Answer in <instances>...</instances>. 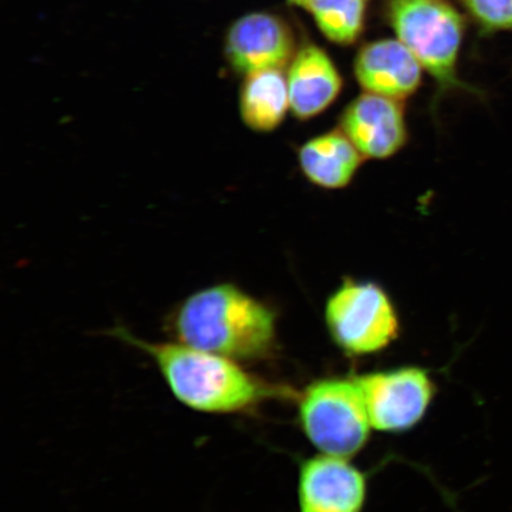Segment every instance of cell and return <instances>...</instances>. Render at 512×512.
<instances>
[{
	"label": "cell",
	"instance_id": "1",
	"mask_svg": "<svg viewBox=\"0 0 512 512\" xmlns=\"http://www.w3.org/2000/svg\"><path fill=\"white\" fill-rule=\"evenodd\" d=\"M142 352L184 407L210 415L253 413L262 403L286 398L288 389L255 375L245 364L177 342H151L124 326L107 332Z\"/></svg>",
	"mask_w": 512,
	"mask_h": 512
},
{
	"label": "cell",
	"instance_id": "2",
	"mask_svg": "<svg viewBox=\"0 0 512 512\" xmlns=\"http://www.w3.org/2000/svg\"><path fill=\"white\" fill-rule=\"evenodd\" d=\"M174 342L245 363L271 360L278 349L277 313L232 284L184 299L168 320Z\"/></svg>",
	"mask_w": 512,
	"mask_h": 512
},
{
	"label": "cell",
	"instance_id": "3",
	"mask_svg": "<svg viewBox=\"0 0 512 512\" xmlns=\"http://www.w3.org/2000/svg\"><path fill=\"white\" fill-rule=\"evenodd\" d=\"M389 24L396 38L412 51L439 87L480 95L477 88L460 80L457 70L464 38V19L444 0H389Z\"/></svg>",
	"mask_w": 512,
	"mask_h": 512
},
{
	"label": "cell",
	"instance_id": "4",
	"mask_svg": "<svg viewBox=\"0 0 512 512\" xmlns=\"http://www.w3.org/2000/svg\"><path fill=\"white\" fill-rule=\"evenodd\" d=\"M298 414L306 438L329 456H355L367 445L373 428L355 377L313 381L300 395Z\"/></svg>",
	"mask_w": 512,
	"mask_h": 512
},
{
	"label": "cell",
	"instance_id": "5",
	"mask_svg": "<svg viewBox=\"0 0 512 512\" xmlns=\"http://www.w3.org/2000/svg\"><path fill=\"white\" fill-rule=\"evenodd\" d=\"M324 318L332 341L349 356L379 354L400 335V318L384 288L347 278L326 302Z\"/></svg>",
	"mask_w": 512,
	"mask_h": 512
},
{
	"label": "cell",
	"instance_id": "6",
	"mask_svg": "<svg viewBox=\"0 0 512 512\" xmlns=\"http://www.w3.org/2000/svg\"><path fill=\"white\" fill-rule=\"evenodd\" d=\"M371 427L386 433L411 430L425 418L435 395L426 369L401 367L355 377Z\"/></svg>",
	"mask_w": 512,
	"mask_h": 512
},
{
	"label": "cell",
	"instance_id": "7",
	"mask_svg": "<svg viewBox=\"0 0 512 512\" xmlns=\"http://www.w3.org/2000/svg\"><path fill=\"white\" fill-rule=\"evenodd\" d=\"M223 48L230 68L245 76L284 70L297 51L291 28L270 12H251L236 19L224 37Z\"/></svg>",
	"mask_w": 512,
	"mask_h": 512
},
{
	"label": "cell",
	"instance_id": "8",
	"mask_svg": "<svg viewBox=\"0 0 512 512\" xmlns=\"http://www.w3.org/2000/svg\"><path fill=\"white\" fill-rule=\"evenodd\" d=\"M366 498L367 478L348 458L320 453L300 465V512H362Z\"/></svg>",
	"mask_w": 512,
	"mask_h": 512
},
{
	"label": "cell",
	"instance_id": "9",
	"mask_svg": "<svg viewBox=\"0 0 512 512\" xmlns=\"http://www.w3.org/2000/svg\"><path fill=\"white\" fill-rule=\"evenodd\" d=\"M339 125L364 158L393 157L408 140L402 101L379 94L357 96L345 107Z\"/></svg>",
	"mask_w": 512,
	"mask_h": 512
},
{
	"label": "cell",
	"instance_id": "10",
	"mask_svg": "<svg viewBox=\"0 0 512 512\" xmlns=\"http://www.w3.org/2000/svg\"><path fill=\"white\" fill-rule=\"evenodd\" d=\"M354 72L364 91L402 101L418 91L424 68L398 38H386L358 51Z\"/></svg>",
	"mask_w": 512,
	"mask_h": 512
},
{
	"label": "cell",
	"instance_id": "11",
	"mask_svg": "<svg viewBox=\"0 0 512 512\" xmlns=\"http://www.w3.org/2000/svg\"><path fill=\"white\" fill-rule=\"evenodd\" d=\"M291 112L299 120H310L328 110L343 88V79L334 61L317 44L297 49L287 67Z\"/></svg>",
	"mask_w": 512,
	"mask_h": 512
},
{
	"label": "cell",
	"instance_id": "12",
	"mask_svg": "<svg viewBox=\"0 0 512 512\" xmlns=\"http://www.w3.org/2000/svg\"><path fill=\"white\" fill-rule=\"evenodd\" d=\"M364 157L342 131H330L309 140L298 151L304 176L319 188L347 187L362 165Z\"/></svg>",
	"mask_w": 512,
	"mask_h": 512
},
{
	"label": "cell",
	"instance_id": "13",
	"mask_svg": "<svg viewBox=\"0 0 512 512\" xmlns=\"http://www.w3.org/2000/svg\"><path fill=\"white\" fill-rule=\"evenodd\" d=\"M239 104L243 123L251 130L274 131L291 110L286 74L280 69H270L246 75Z\"/></svg>",
	"mask_w": 512,
	"mask_h": 512
},
{
	"label": "cell",
	"instance_id": "14",
	"mask_svg": "<svg viewBox=\"0 0 512 512\" xmlns=\"http://www.w3.org/2000/svg\"><path fill=\"white\" fill-rule=\"evenodd\" d=\"M367 8L368 0H307L304 6L320 32L343 46L354 43L362 34Z\"/></svg>",
	"mask_w": 512,
	"mask_h": 512
},
{
	"label": "cell",
	"instance_id": "15",
	"mask_svg": "<svg viewBox=\"0 0 512 512\" xmlns=\"http://www.w3.org/2000/svg\"><path fill=\"white\" fill-rule=\"evenodd\" d=\"M479 28L488 34L512 32V0H462Z\"/></svg>",
	"mask_w": 512,
	"mask_h": 512
},
{
	"label": "cell",
	"instance_id": "16",
	"mask_svg": "<svg viewBox=\"0 0 512 512\" xmlns=\"http://www.w3.org/2000/svg\"><path fill=\"white\" fill-rule=\"evenodd\" d=\"M287 2L293 5L302 6V8H304V6L307 3V0H287Z\"/></svg>",
	"mask_w": 512,
	"mask_h": 512
}]
</instances>
